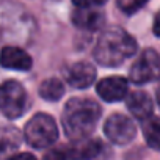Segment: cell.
<instances>
[{
	"label": "cell",
	"mask_w": 160,
	"mask_h": 160,
	"mask_svg": "<svg viewBox=\"0 0 160 160\" xmlns=\"http://www.w3.org/2000/svg\"><path fill=\"white\" fill-rule=\"evenodd\" d=\"M25 107H27V91L19 82L8 80V82L0 85V112L7 118L16 119L22 116Z\"/></svg>",
	"instance_id": "obj_4"
},
{
	"label": "cell",
	"mask_w": 160,
	"mask_h": 160,
	"mask_svg": "<svg viewBox=\"0 0 160 160\" xmlns=\"http://www.w3.org/2000/svg\"><path fill=\"white\" fill-rule=\"evenodd\" d=\"M21 144V135L13 127L0 129V157H10Z\"/></svg>",
	"instance_id": "obj_13"
},
{
	"label": "cell",
	"mask_w": 160,
	"mask_h": 160,
	"mask_svg": "<svg viewBox=\"0 0 160 160\" xmlns=\"http://www.w3.org/2000/svg\"><path fill=\"white\" fill-rule=\"evenodd\" d=\"M152 32L157 38H160V11L157 13L155 19H154V25H152Z\"/></svg>",
	"instance_id": "obj_17"
},
{
	"label": "cell",
	"mask_w": 160,
	"mask_h": 160,
	"mask_svg": "<svg viewBox=\"0 0 160 160\" xmlns=\"http://www.w3.org/2000/svg\"><path fill=\"white\" fill-rule=\"evenodd\" d=\"M124 99H126V102H127L129 112H130L137 119L141 121V119H144V118H148V116L152 115L154 104H152L151 96H149L146 91L137 90V91L127 93V96H126Z\"/></svg>",
	"instance_id": "obj_10"
},
{
	"label": "cell",
	"mask_w": 160,
	"mask_h": 160,
	"mask_svg": "<svg viewBox=\"0 0 160 160\" xmlns=\"http://www.w3.org/2000/svg\"><path fill=\"white\" fill-rule=\"evenodd\" d=\"M39 94L44 101L55 102L64 94V85L60 78H55V77L46 78L39 87Z\"/></svg>",
	"instance_id": "obj_14"
},
{
	"label": "cell",
	"mask_w": 160,
	"mask_h": 160,
	"mask_svg": "<svg viewBox=\"0 0 160 160\" xmlns=\"http://www.w3.org/2000/svg\"><path fill=\"white\" fill-rule=\"evenodd\" d=\"M24 138L32 148L46 149L58 140V126L52 116L38 113L27 122L24 129Z\"/></svg>",
	"instance_id": "obj_3"
},
{
	"label": "cell",
	"mask_w": 160,
	"mask_h": 160,
	"mask_svg": "<svg viewBox=\"0 0 160 160\" xmlns=\"http://www.w3.org/2000/svg\"><path fill=\"white\" fill-rule=\"evenodd\" d=\"M104 133L115 144H129L137 135V127L129 116L115 113L107 118L104 124Z\"/></svg>",
	"instance_id": "obj_6"
},
{
	"label": "cell",
	"mask_w": 160,
	"mask_h": 160,
	"mask_svg": "<svg viewBox=\"0 0 160 160\" xmlns=\"http://www.w3.org/2000/svg\"><path fill=\"white\" fill-rule=\"evenodd\" d=\"M33 61L32 57L18 46H5L0 50V66L14 71H28Z\"/></svg>",
	"instance_id": "obj_9"
},
{
	"label": "cell",
	"mask_w": 160,
	"mask_h": 160,
	"mask_svg": "<svg viewBox=\"0 0 160 160\" xmlns=\"http://www.w3.org/2000/svg\"><path fill=\"white\" fill-rule=\"evenodd\" d=\"M141 130L148 146L154 151H160V118L151 115L141 119Z\"/></svg>",
	"instance_id": "obj_12"
},
{
	"label": "cell",
	"mask_w": 160,
	"mask_h": 160,
	"mask_svg": "<svg viewBox=\"0 0 160 160\" xmlns=\"http://www.w3.org/2000/svg\"><path fill=\"white\" fill-rule=\"evenodd\" d=\"M137 49V41L126 30L119 27H108L99 35L93 55L99 64L115 68L133 57Z\"/></svg>",
	"instance_id": "obj_2"
},
{
	"label": "cell",
	"mask_w": 160,
	"mask_h": 160,
	"mask_svg": "<svg viewBox=\"0 0 160 160\" xmlns=\"http://www.w3.org/2000/svg\"><path fill=\"white\" fill-rule=\"evenodd\" d=\"M101 105L88 98H72L66 102L61 124L64 133L72 141L87 140L96 129L101 118Z\"/></svg>",
	"instance_id": "obj_1"
},
{
	"label": "cell",
	"mask_w": 160,
	"mask_h": 160,
	"mask_svg": "<svg viewBox=\"0 0 160 160\" xmlns=\"http://www.w3.org/2000/svg\"><path fill=\"white\" fill-rule=\"evenodd\" d=\"M155 99H157V104H158V107H160V87H158L157 91H155Z\"/></svg>",
	"instance_id": "obj_18"
},
{
	"label": "cell",
	"mask_w": 160,
	"mask_h": 160,
	"mask_svg": "<svg viewBox=\"0 0 160 160\" xmlns=\"http://www.w3.org/2000/svg\"><path fill=\"white\" fill-rule=\"evenodd\" d=\"M149 0H116V5L118 8L126 13V14H133L138 10H141Z\"/></svg>",
	"instance_id": "obj_15"
},
{
	"label": "cell",
	"mask_w": 160,
	"mask_h": 160,
	"mask_svg": "<svg viewBox=\"0 0 160 160\" xmlns=\"http://www.w3.org/2000/svg\"><path fill=\"white\" fill-rule=\"evenodd\" d=\"M129 78L135 85H144L160 78V55L152 49L143 50L132 64Z\"/></svg>",
	"instance_id": "obj_5"
},
{
	"label": "cell",
	"mask_w": 160,
	"mask_h": 160,
	"mask_svg": "<svg viewBox=\"0 0 160 160\" xmlns=\"http://www.w3.org/2000/svg\"><path fill=\"white\" fill-rule=\"evenodd\" d=\"M107 2L108 0H72V3L75 7H98V8Z\"/></svg>",
	"instance_id": "obj_16"
},
{
	"label": "cell",
	"mask_w": 160,
	"mask_h": 160,
	"mask_svg": "<svg viewBox=\"0 0 160 160\" xmlns=\"http://www.w3.org/2000/svg\"><path fill=\"white\" fill-rule=\"evenodd\" d=\"M98 94L107 102H118L122 101L129 93V83L124 77L112 75L105 77L96 85Z\"/></svg>",
	"instance_id": "obj_8"
},
{
	"label": "cell",
	"mask_w": 160,
	"mask_h": 160,
	"mask_svg": "<svg viewBox=\"0 0 160 160\" xmlns=\"http://www.w3.org/2000/svg\"><path fill=\"white\" fill-rule=\"evenodd\" d=\"M63 74H64L66 82L71 87L78 88V90L88 88L96 80V69L91 63H87V61H78V63L69 64L63 71Z\"/></svg>",
	"instance_id": "obj_7"
},
{
	"label": "cell",
	"mask_w": 160,
	"mask_h": 160,
	"mask_svg": "<svg viewBox=\"0 0 160 160\" xmlns=\"http://www.w3.org/2000/svg\"><path fill=\"white\" fill-rule=\"evenodd\" d=\"M72 22L82 30H96L104 22V14L98 7H77L72 14Z\"/></svg>",
	"instance_id": "obj_11"
}]
</instances>
